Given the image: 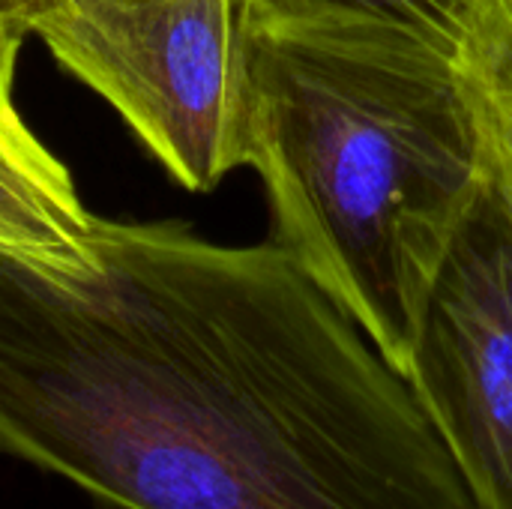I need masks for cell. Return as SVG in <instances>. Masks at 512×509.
<instances>
[{
    "label": "cell",
    "mask_w": 512,
    "mask_h": 509,
    "mask_svg": "<svg viewBox=\"0 0 512 509\" xmlns=\"http://www.w3.org/2000/svg\"><path fill=\"white\" fill-rule=\"evenodd\" d=\"M0 456L105 509H480L411 384L276 240L93 216L0 246Z\"/></svg>",
    "instance_id": "obj_1"
},
{
    "label": "cell",
    "mask_w": 512,
    "mask_h": 509,
    "mask_svg": "<svg viewBox=\"0 0 512 509\" xmlns=\"http://www.w3.org/2000/svg\"><path fill=\"white\" fill-rule=\"evenodd\" d=\"M240 30L246 165L273 240L405 378L429 285L486 183L453 54L381 21Z\"/></svg>",
    "instance_id": "obj_2"
},
{
    "label": "cell",
    "mask_w": 512,
    "mask_h": 509,
    "mask_svg": "<svg viewBox=\"0 0 512 509\" xmlns=\"http://www.w3.org/2000/svg\"><path fill=\"white\" fill-rule=\"evenodd\" d=\"M27 33L189 192H210L246 165L237 0H45Z\"/></svg>",
    "instance_id": "obj_3"
},
{
    "label": "cell",
    "mask_w": 512,
    "mask_h": 509,
    "mask_svg": "<svg viewBox=\"0 0 512 509\" xmlns=\"http://www.w3.org/2000/svg\"><path fill=\"white\" fill-rule=\"evenodd\" d=\"M480 509H512V219L486 180L420 309L405 372Z\"/></svg>",
    "instance_id": "obj_4"
},
{
    "label": "cell",
    "mask_w": 512,
    "mask_h": 509,
    "mask_svg": "<svg viewBox=\"0 0 512 509\" xmlns=\"http://www.w3.org/2000/svg\"><path fill=\"white\" fill-rule=\"evenodd\" d=\"M90 222L93 213L60 159L0 135V246L69 258L81 249Z\"/></svg>",
    "instance_id": "obj_5"
},
{
    "label": "cell",
    "mask_w": 512,
    "mask_h": 509,
    "mask_svg": "<svg viewBox=\"0 0 512 509\" xmlns=\"http://www.w3.org/2000/svg\"><path fill=\"white\" fill-rule=\"evenodd\" d=\"M453 63L477 129L486 180L512 219V0L474 6Z\"/></svg>",
    "instance_id": "obj_6"
},
{
    "label": "cell",
    "mask_w": 512,
    "mask_h": 509,
    "mask_svg": "<svg viewBox=\"0 0 512 509\" xmlns=\"http://www.w3.org/2000/svg\"><path fill=\"white\" fill-rule=\"evenodd\" d=\"M480 0H237L240 21H312L354 18L408 30L456 57L462 30Z\"/></svg>",
    "instance_id": "obj_7"
},
{
    "label": "cell",
    "mask_w": 512,
    "mask_h": 509,
    "mask_svg": "<svg viewBox=\"0 0 512 509\" xmlns=\"http://www.w3.org/2000/svg\"><path fill=\"white\" fill-rule=\"evenodd\" d=\"M27 39L21 21L15 18V9L9 0H0V135L15 141L24 150H48L21 120L15 99H12V81H15V63L21 42Z\"/></svg>",
    "instance_id": "obj_8"
},
{
    "label": "cell",
    "mask_w": 512,
    "mask_h": 509,
    "mask_svg": "<svg viewBox=\"0 0 512 509\" xmlns=\"http://www.w3.org/2000/svg\"><path fill=\"white\" fill-rule=\"evenodd\" d=\"M12 3V9H15V18L21 21V27H24V33H27V15L39 6V3H45V0H9ZM30 36V33H27Z\"/></svg>",
    "instance_id": "obj_9"
}]
</instances>
